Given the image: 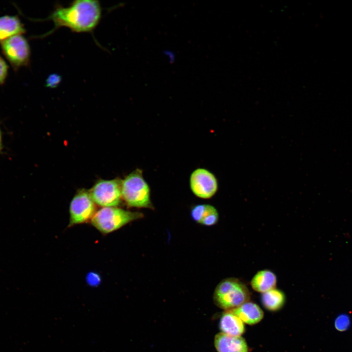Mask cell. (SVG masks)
<instances>
[{
    "label": "cell",
    "mask_w": 352,
    "mask_h": 352,
    "mask_svg": "<svg viewBox=\"0 0 352 352\" xmlns=\"http://www.w3.org/2000/svg\"><path fill=\"white\" fill-rule=\"evenodd\" d=\"M143 216L140 212H132L117 207H106L96 212L90 222L101 233L107 234Z\"/></svg>",
    "instance_id": "obj_3"
},
{
    "label": "cell",
    "mask_w": 352,
    "mask_h": 352,
    "mask_svg": "<svg viewBox=\"0 0 352 352\" xmlns=\"http://www.w3.org/2000/svg\"><path fill=\"white\" fill-rule=\"evenodd\" d=\"M250 292L246 285L239 279L225 278L216 286L213 295L215 304L229 310L249 301Z\"/></svg>",
    "instance_id": "obj_2"
},
{
    "label": "cell",
    "mask_w": 352,
    "mask_h": 352,
    "mask_svg": "<svg viewBox=\"0 0 352 352\" xmlns=\"http://www.w3.org/2000/svg\"><path fill=\"white\" fill-rule=\"evenodd\" d=\"M191 215L195 222L206 226L215 225L219 219L217 209L211 205L206 204L195 205L192 208Z\"/></svg>",
    "instance_id": "obj_11"
},
{
    "label": "cell",
    "mask_w": 352,
    "mask_h": 352,
    "mask_svg": "<svg viewBox=\"0 0 352 352\" xmlns=\"http://www.w3.org/2000/svg\"><path fill=\"white\" fill-rule=\"evenodd\" d=\"M221 332L233 336H241L245 331L244 323L230 310H225L220 322Z\"/></svg>",
    "instance_id": "obj_12"
},
{
    "label": "cell",
    "mask_w": 352,
    "mask_h": 352,
    "mask_svg": "<svg viewBox=\"0 0 352 352\" xmlns=\"http://www.w3.org/2000/svg\"><path fill=\"white\" fill-rule=\"evenodd\" d=\"M60 78L59 75H51L47 79L46 86L49 87H54L57 86L60 82Z\"/></svg>",
    "instance_id": "obj_19"
},
{
    "label": "cell",
    "mask_w": 352,
    "mask_h": 352,
    "mask_svg": "<svg viewBox=\"0 0 352 352\" xmlns=\"http://www.w3.org/2000/svg\"><path fill=\"white\" fill-rule=\"evenodd\" d=\"M95 204L89 192L85 189L77 192L70 202L68 226L71 227L91 220L96 212Z\"/></svg>",
    "instance_id": "obj_7"
},
{
    "label": "cell",
    "mask_w": 352,
    "mask_h": 352,
    "mask_svg": "<svg viewBox=\"0 0 352 352\" xmlns=\"http://www.w3.org/2000/svg\"><path fill=\"white\" fill-rule=\"evenodd\" d=\"M214 344L218 352H248L247 343L241 336H233L220 332L216 335Z\"/></svg>",
    "instance_id": "obj_9"
},
{
    "label": "cell",
    "mask_w": 352,
    "mask_h": 352,
    "mask_svg": "<svg viewBox=\"0 0 352 352\" xmlns=\"http://www.w3.org/2000/svg\"><path fill=\"white\" fill-rule=\"evenodd\" d=\"M87 282L90 286H97L100 282V278L98 274L91 273L88 275Z\"/></svg>",
    "instance_id": "obj_18"
},
{
    "label": "cell",
    "mask_w": 352,
    "mask_h": 352,
    "mask_svg": "<svg viewBox=\"0 0 352 352\" xmlns=\"http://www.w3.org/2000/svg\"><path fill=\"white\" fill-rule=\"evenodd\" d=\"M121 183L118 179H101L94 185L89 193L96 204L102 207H116L122 198Z\"/></svg>",
    "instance_id": "obj_6"
},
{
    "label": "cell",
    "mask_w": 352,
    "mask_h": 352,
    "mask_svg": "<svg viewBox=\"0 0 352 352\" xmlns=\"http://www.w3.org/2000/svg\"><path fill=\"white\" fill-rule=\"evenodd\" d=\"M8 67L3 58L0 56V85L5 82L7 74Z\"/></svg>",
    "instance_id": "obj_17"
},
{
    "label": "cell",
    "mask_w": 352,
    "mask_h": 352,
    "mask_svg": "<svg viewBox=\"0 0 352 352\" xmlns=\"http://www.w3.org/2000/svg\"><path fill=\"white\" fill-rule=\"evenodd\" d=\"M25 32L23 24L16 16L0 17V41Z\"/></svg>",
    "instance_id": "obj_14"
},
{
    "label": "cell",
    "mask_w": 352,
    "mask_h": 352,
    "mask_svg": "<svg viewBox=\"0 0 352 352\" xmlns=\"http://www.w3.org/2000/svg\"><path fill=\"white\" fill-rule=\"evenodd\" d=\"M3 148V143H2V132L0 128V154L1 153L2 150Z\"/></svg>",
    "instance_id": "obj_20"
},
{
    "label": "cell",
    "mask_w": 352,
    "mask_h": 352,
    "mask_svg": "<svg viewBox=\"0 0 352 352\" xmlns=\"http://www.w3.org/2000/svg\"><path fill=\"white\" fill-rule=\"evenodd\" d=\"M261 301L267 310L276 311L281 309L286 302V296L283 291L273 288L262 293Z\"/></svg>",
    "instance_id": "obj_15"
},
{
    "label": "cell",
    "mask_w": 352,
    "mask_h": 352,
    "mask_svg": "<svg viewBox=\"0 0 352 352\" xmlns=\"http://www.w3.org/2000/svg\"><path fill=\"white\" fill-rule=\"evenodd\" d=\"M189 183L193 193L203 199L212 198L218 189L216 176L210 171L204 168L195 170L190 176Z\"/></svg>",
    "instance_id": "obj_8"
},
{
    "label": "cell",
    "mask_w": 352,
    "mask_h": 352,
    "mask_svg": "<svg viewBox=\"0 0 352 352\" xmlns=\"http://www.w3.org/2000/svg\"><path fill=\"white\" fill-rule=\"evenodd\" d=\"M351 319L349 316L343 313L337 316L334 322V325L336 330L339 331H344L349 329L351 326Z\"/></svg>",
    "instance_id": "obj_16"
},
{
    "label": "cell",
    "mask_w": 352,
    "mask_h": 352,
    "mask_svg": "<svg viewBox=\"0 0 352 352\" xmlns=\"http://www.w3.org/2000/svg\"><path fill=\"white\" fill-rule=\"evenodd\" d=\"M2 52L15 69L27 66L30 61L31 51L26 39L17 35L1 42Z\"/></svg>",
    "instance_id": "obj_5"
},
{
    "label": "cell",
    "mask_w": 352,
    "mask_h": 352,
    "mask_svg": "<svg viewBox=\"0 0 352 352\" xmlns=\"http://www.w3.org/2000/svg\"><path fill=\"white\" fill-rule=\"evenodd\" d=\"M229 310L237 316L244 323L249 325L259 323L264 316L261 308L256 303L249 301Z\"/></svg>",
    "instance_id": "obj_10"
},
{
    "label": "cell",
    "mask_w": 352,
    "mask_h": 352,
    "mask_svg": "<svg viewBox=\"0 0 352 352\" xmlns=\"http://www.w3.org/2000/svg\"><path fill=\"white\" fill-rule=\"evenodd\" d=\"M122 198L130 207L151 208L150 189L142 173L136 169L127 176L121 183Z\"/></svg>",
    "instance_id": "obj_4"
},
{
    "label": "cell",
    "mask_w": 352,
    "mask_h": 352,
    "mask_svg": "<svg viewBox=\"0 0 352 352\" xmlns=\"http://www.w3.org/2000/svg\"><path fill=\"white\" fill-rule=\"evenodd\" d=\"M277 279L275 274L268 269L258 271L252 277L250 285L252 289L261 293L276 288Z\"/></svg>",
    "instance_id": "obj_13"
},
{
    "label": "cell",
    "mask_w": 352,
    "mask_h": 352,
    "mask_svg": "<svg viewBox=\"0 0 352 352\" xmlns=\"http://www.w3.org/2000/svg\"><path fill=\"white\" fill-rule=\"evenodd\" d=\"M102 13L100 3L95 0H77L67 6L57 4L45 19L52 21L54 26L44 36L62 27L74 32H91L99 24Z\"/></svg>",
    "instance_id": "obj_1"
}]
</instances>
